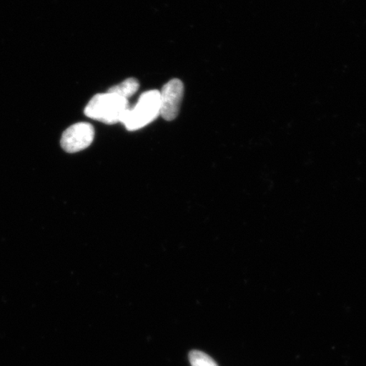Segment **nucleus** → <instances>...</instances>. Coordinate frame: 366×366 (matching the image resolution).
I'll use <instances>...</instances> for the list:
<instances>
[{"mask_svg": "<svg viewBox=\"0 0 366 366\" xmlns=\"http://www.w3.org/2000/svg\"><path fill=\"white\" fill-rule=\"evenodd\" d=\"M129 108L127 99L107 92L94 95L86 104L84 113L93 120L112 125L121 122Z\"/></svg>", "mask_w": 366, "mask_h": 366, "instance_id": "f257e3e1", "label": "nucleus"}, {"mask_svg": "<svg viewBox=\"0 0 366 366\" xmlns=\"http://www.w3.org/2000/svg\"><path fill=\"white\" fill-rule=\"evenodd\" d=\"M189 360L192 366H218L212 357L198 350L191 352Z\"/></svg>", "mask_w": 366, "mask_h": 366, "instance_id": "423d86ee", "label": "nucleus"}, {"mask_svg": "<svg viewBox=\"0 0 366 366\" xmlns=\"http://www.w3.org/2000/svg\"><path fill=\"white\" fill-rule=\"evenodd\" d=\"M159 91L145 92L141 94L135 107L125 113L121 122L128 131L141 129L159 116Z\"/></svg>", "mask_w": 366, "mask_h": 366, "instance_id": "f03ea898", "label": "nucleus"}, {"mask_svg": "<svg viewBox=\"0 0 366 366\" xmlns=\"http://www.w3.org/2000/svg\"><path fill=\"white\" fill-rule=\"evenodd\" d=\"M184 86L179 79H172L164 84L159 92V116L164 120H175L179 114Z\"/></svg>", "mask_w": 366, "mask_h": 366, "instance_id": "7ed1b4c3", "label": "nucleus"}, {"mask_svg": "<svg viewBox=\"0 0 366 366\" xmlns=\"http://www.w3.org/2000/svg\"><path fill=\"white\" fill-rule=\"evenodd\" d=\"M139 89V82L135 79H127L123 81L122 84L113 86L109 89L108 93H112L120 96L123 99L128 100L132 95H134Z\"/></svg>", "mask_w": 366, "mask_h": 366, "instance_id": "39448f33", "label": "nucleus"}, {"mask_svg": "<svg viewBox=\"0 0 366 366\" xmlns=\"http://www.w3.org/2000/svg\"><path fill=\"white\" fill-rule=\"evenodd\" d=\"M94 139V127L89 123L79 122L64 132L61 144L66 152L73 154L89 147Z\"/></svg>", "mask_w": 366, "mask_h": 366, "instance_id": "20e7f679", "label": "nucleus"}]
</instances>
